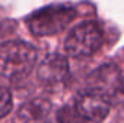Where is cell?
<instances>
[{
	"label": "cell",
	"mask_w": 124,
	"mask_h": 123,
	"mask_svg": "<svg viewBox=\"0 0 124 123\" xmlns=\"http://www.w3.org/2000/svg\"><path fill=\"white\" fill-rule=\"evenodd\" d=\"M38 51L23 41H7L0 45V75L9 80L25 77L36 64Z\"/></svg>",
	"instance_id": "obj_1"
},
{
	"label": "cell",
	"mask_w": 124,
	"mask_h": 123,
	"mask_svg": "<svg viewBox=\"0 0 124 123\" xmlns=\"http://www.w3.org/2000/svg\"><path fill=\"white\" fill-rule=\"evenodd\" d=\"M75 18V10L68 6H49L38 10L26 20L36 36H51L63 31Z\"/></svg>",
	"instance_id": "obj_2"
},
{
	"label": "cell",
	"mask_w": 124,
	"mask_h": 123,
	"mask_svg": "<svg viewBox=\"0 0 124 123\" xmlns=\"http://www.w3.org/2000/svg\"><path fill=\"white\" fill-rule=\"evenodd\" d=\"M104 36L97 22H84L75 26L65 41V51L74 58L90 57L102 45Z\"/></svg>",
	"instance_id": "obj_3"
},
{
	"label": "cell",
	"mask_w": 124,
	"mask_h": 123,
	"mask_svg": "<svg viewBox=\"0 0 124 123\" xmlns=\"http://www.w3.org/2000/svg\"><path fill=\"white\" fill-rule=\"evenodd\" d=\"M69 75V64L65 55L59 52L48 54L38 67V78L46 87L63 84Z\"/></svg>",
	"instance_id": "obj_4"
},
{
	"label": "cell",
	"mask_w": 124,
	"mask_h": 123,
	"mask_svg": "<svg viewBox=\"0 0 124 123\" xmlns=\"http://www.w3.org/2000/svg\"><path fill=\"white\" fill-rule=\"evenodd\" d=\"M75 106L87 120L101 122L107 117L111 103L107 94L95 90H88L78 96Z\"/></svg>",
	"instance_id": "obj_5"
},
{
	"label": "cell",
	"mask_w": 124,
	"mask_h": 123,
	"mask_svg": "<svg viewBox=\"0 0 124 123\" xmlns=\"http://www.w3.org/2000/svg\"><path fill=\"white\" fill-rule=\"evenodd\" d=\"M120 81H121L120 71H118L117 67H114L111 64L110 65L108 64L102 65L101 68H98L97 71H94L90 75V84L93 86L91 90L104 93L108 97L114 96Z\"/></svg>",
	"instance_id": "obj_6"
},
{
	"label": "cell",
	"mask_w": 124,
	"mask_h": 123,
	"mask_svg": "<svg viewBox=\"0 0 124 123\" xmlns=\"http://www.w3.org/2000/svg\"><path fill=\"white\" fill-rule=\"evenodd\" d=\"M51 103L45 98H33L20 106L17 112L19 123H46L51 114Z\"/></svg>",
	"instance_id": "obj_7"
},
{
	"label": "cell",
	"mask_w": 124,
	"mask_h": 123,
	"mask_svg": "<svg viewBox=\"0 0 124 123\" xmlns=\"http://www.w3.org/2000/svg\"><path fill=\"white\" fill-rule=\"evenodd\" d=\"M58 123H87V119L79 113L77 106H63L56 113Z\"/></svg>",
	"instance_id": "obj_8"
},
{
	"label": "cell",
	"mask_w": 124,
	"mask_h": 123,
	"mask_svg": "<svg viewBox=\"0 0 124 123\" xmlns=\"http://www.w3.org/2000/svg\"><path fill=\"white\" fill-rule=\"evenodd\" d=\"M12 107H13V100L10 91L4 87H0V119L7 116Z\"/></svg>",
	"instance_id": "obj_9"
},
{
	"label": "cell",
	"mask_w": 124,
	"mask_h": 123,
	"mask_svg": "<svg viewBox=\"0 0 124 123\" xmlns=\"http://www.w3.org/2000/svg\"><path fill=\"white\" fill-rule=\"evenodd\" d=\"M113 97L118 98V101H124V77L121 78V81H120V84H118V87H117Z\"/></svg>",
	"instance_id": "obj_10"
}]
</instances>
